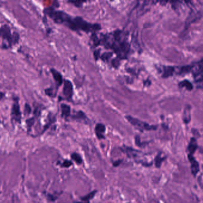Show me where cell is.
<instances>
[{"label": "cell", "instance_id": "obj_10", "mask_svg": "<svg viewBox=\"0 0 203 203\" xmlns=\"http://www.w3.org/2000/svg\"><path fill=\"white\" fill-rule=\"evenodd\" d=\"M191 121V106L187 105L183 112V122L185 124H188Z\"/></svg>", "mask_w": 203, "mask_h": 203}, {"label": "cell", "instance_id": "obj_5", "mask_svg": "<svg viewBox=\"0 0 203 203\" xmlns=\"http://www.w3.org/2000/svg\"><path fill=\"white\" fill-rule=\"evenodd\" d=\"M63 93L67 99L70 100L71 99L73 96V85L69 80H64Z\"/></svg>", "mask_w": 203, "mask_h": 203}, {"label": "cell", "instance_id": "obj_17", "mask_svg": "<svg viewBox=\"0 0 203 203\" xmlns=\"http://www.w3.org/2000/svg\"><path fill=\"white\" fill-rule=\"evenodd\" d=\"M97 192V191H92L91 192H90L89 194H88L87 195L85 196V197H82V198H81V200H82V201H89L90 200H91L92 198H93L94 197Z\"/></svg>", "mask_w": 203, "mask_h": 203}, {"label": "cell", "instance_id": "obj_6", "mask_svg": "<svg viewBox=\"0 0 203 203\" xmlns=\"http://www.w3.org/2000/svg\"><path fill=\"white\" fill-rule=\"evenodd\" d=\"M188 159L191 163V173L194 176H196V174L200 171V166L198 162L196 161L192 154H188Z\"/></svg>", "mask_w": 203, "mask_h": 203}, {"label": "cell", "instance_id": "obj_1", "mask_svg": "<svg viewBox=\"0 0 203 203\" xmlns=\"http://www.w3.org/2000/svg\"><path fill=\"white\" fill-rule=\"evenodd\" d=\"M63 25L66 26L70 30L76 32L83 31L87 33H95L101 29L100 24H91L85 21L82 17H73L69 14L65 18Z\"/></svg>", "mask_w": 203, "mask_h": 203}, {"label": "cell", "instance_id": "obj_24", "mask_svg": "<svg viewBox=\"0 0 203 203\" xmlns=\"http://www.w3.org/2000/svg\"><path fill=\"white\" fill-rule=\"evenodd\" d=\"M119 64H120V63H119V60H118L117 58L114 59V60H113V61H112V65H113V67H116V68L119 67Z\"/></svg>", "mask_w": 203, "mask_h": 203}, {"label": "cell", "instance_id": "obj_28", "mask_svg": "<svg viewBox=\"0 0 203 203\" xmlns=\"http://www.w3.org/2000/svg\"><path fill=\"white\" fill-rule=\"evenodd\" d=\"M1 97H2V96H1V93L0 94V98H1Z\"/></svg>", "mask_w": 203, "mask_h": 203}, {"label": "cell", "instance_id": "obj_7", "mask_svg": "<svg viewBox=\"0 0 203 203\" xmlns=\"http://www.w3.org/2000/svg\"><path fill=\"white\" fill-rule=\"evenodd\" d=\"M51 72L52 73V76L54 77V79L56 81L57 86H61V84L63 83V77L61 74L59 73L58 71H57V70H56L54 68H51Z\"/></svg>", "mask_w": 203, "mask_h": 203}, {"label": "cell", "instance_id": "obj_21", "mask_svg": "<svg viewBox=\"0 0 203 203\" xmlns=\"http://www.w3.org/2000/svg\"><path fill=\"white\" fill-rule=\"evenodd\" d=\"M72 165V162L70 160H65L64 161V162L62 163L61 167L63 168H69Z\"/></svg>", "mask_w": 203, "mask_h": 203}, {"label": "cell", "instance_id": "obj_11", "mask_svg": "<svg viewBox=\"0 0 203 203\" xmlns=\"http://www.w3.org/2000/svg\"><path fill=\"white\" fill-rule=\"evenodd\" d=\"M175 68L173 67L165 66L163 68V72L162 77L164 78H167L168 77L172 76L173 74Z\"/></svg>", "mask_w": 203, "mask_h": 203}, {"label": "cell", "instance_id": "obj_4", "mask_svg": "<svg viewBox=\"0 0 203 203\" xmlns=\"http://www.w3.org/2000/svg\"><path fill=\"white\" fill-rule=\"evenodd\" d=\"M11 118L12 120H14L15 122L20 123L21 121V113L20 110V106L19 104L18 99L15 98L14 103L13 104L11 109Z\"/></svg>", "mask_w": 203, "mask_h": 203}, {"label": "cell", "instance_id": "obj_18", "mask_svg": "<svg viewBox=\"0 0 203 203\" xmlns=\"http://www.w3.org/2000/svg\"><path fill=\"white\" fill-rule=\"evenodd\" d=\"M73 118L77 120H84L86 119V116H85L84 113H83L82 111H79L78 112L76 113L75 115L73 116Z\"/></svg>", "mask_w": 203, "mask_h": 203}, {"label": "cell", "instance_id": "obj_26", "mask_svg": "<svg viewBox=\"0 0 203 203\" xmlns=\"http://www.w3.org/2000/svg\"><path fill=\"white\" fill-rule=\"evenodd\" d=\"M122 160H119L116 161L115 162L113 163L114 166H118L119 165H120V163H122Z\"/></svg>", "mask_w": 203, "mask_h": 203}, {"label": "cell", "instance_id": "obj_9", "mask_svg": "<svg viewBox=\"0 0 203 203\" xmlns=\"http://www.w3.org/2000/svg\"><path fill=\"white\" fill-rule=\"evenodd\" d=\"M198 145H197V142L196 140L194 138H192L190 140V142L189 143L188 150L190 154H193L196 151V150L197 149Z\"/></svg>", "mask_w": 203, "mask_h": 203}, {"label": "cell", "instance_id": "obj_14", "mask_svg": "<svg viewBox=\"0 0 203 203\" xmlns=\"http://www.w3.org/2000/svg\"><path fill=\"white\" fill-rule=\"evenodd\" d=\"M179 86L180 87H185L189 91L192 90L193 89V86H192V83L186 80H185L181 81V83H179Z\"/></svg>", "mask_w": 203, "mask_h": 203}, {"label": "cell", "instance_id": "obj_23", "mask_svg": "<svg viewBox=\"0 0 203 203\" xmlns=\"http://www.w3.org/2000/svg\"><path fill=\"white\" fill-rule=\"evenodd\" d=\"M30 111H31V108L30 106L28 104H26L25 109H24V114L26 115H28L30 113Z\"/></svg>", "mask_w": 203, "mask_h": 203}, {"label": "cell", "instance_id": "obj_19", "mask_svg": "<svg viewBox=\"0 0 203 203\" xmlns=\"http://www.w3.org/2000/svg\"><path fill=\"white\" fill-rule=\"evenodd\" d=\"M192 67V66H191V65H187V66L181 67V71L179 72V74H186L187 73H189V72L191 71Z\"/></svg>", "mask_w": 203, "mask_h": 203}, {"label": "cell", "instance_id": "obj_3", "mask_svg": "<svg viewBox=\"0 0 203 203\" xmlns=\"http://www.w3.org/2000/svg\"><path fill=\"white\" fill-rule=\"evenodd\" d=\"M126 118L128 120V121L135 127H136L137 128H138L140 129H145V130H155L157 128V127L154 125H150L149 124H148L146 122H144L142 121H141L138 120V119L134 118L130 116H126Z\"/></svg>", "mask_w": 203, "mask_h": 203}, {"label": "cell", "instance_id": "obj_8", "mask_svg": "<svg viewBox=\"0 0 203 203\" xmlns=\"http://www.w3.org/2000/svg\"><path fill=\"white\" fill-rule=\"evenodd\" d=\"M105 131H106V127L104 126V125L101 124H97L95 127V133L98 139H101L104 138L103 134L104 133Z\"/></svg>", "mask_w": 203, "mask_h": 203}, {"label": "cell", "instance_id": "obj_12", "mask_svg": "<svg viewBox=\"0 0 203 203\" xmlns=\"http://www.w3.org/2000/svg\"><path fill=\"white\" fill-rule=\"evenodd\" d=\"M61 116L63 118H67L69 116L70 114V108L69 105L66 104H61Z\"/></svg>", "mask_w": 203, "mask_h": 203}, {"label": "cell", "instance_id": "obj_27", "mask_svg": "<svg viewBox=\"0 0 203 203\" xmlns=\"http://www.w3.org/2000/svg\"><path fill=\"white\" fill-rule=\"evenodd\" d=\"M99 54H100V51H95L94 52V56L96 60H97V58L99 56Z\"/></svg>", "mask_w": 203, "mask_h": 203}, {"label": "cell", "instance_id": "obj_20", "mask_svg": "<svg viewBox=\"0 0 203 203\" xmlns=\"http://www.w3.org/2000/svg\"><path fill=\"white\" fill-rule=\"evenodd\" d=\"M35 122V119L34 118H31L28 120L26 121V124H27V126L28 128V129H30L32 126L33 125V124H34Z\"/></svg>", "mask_w": 203, "mask_h": 203}, {"label": "cell", "instance_id": "obj_25", "mask_svg": "<svg viewBox=\"0 0 203 203\" xmlns=\"http://www.w3.org/2000/svg\"><path fill=\"white\" fill-rule=\"evenodd\" d=\"M111 55H112V54H111V53H105L102 56V60H108L109 58H110L111 56Z\"/></svg>", "mask_w": 203, "mask_h": 203}, {"label": "cell", "instance_id": "obj_22", "mask_svg": "<svg viewBox=\"0 0 203 203\" xmlns=\"http://www.w3.org/2000/svg\"><path fill=\"white\" fill-rule=\"evenodd\" d=\"M53 90L52 89H48L45 90V93L47 94L48 96H51V97H54L55 95L53 94Z\"/></svg>", "mask_w": 203, "mask_h": 203}, {"label": "cell", "instance_id": "obj_13", "mask_svg": "<svg viewBox=\"0 0 203 203\" xmlns=\"http://www.w3.org/2000/svg\"><path fill=\"white\" fill-rule=\"evenodd\" d=\"M87 1V0H67L68 3L73 5L77 8L82 7L83 4Z\"/></svg>", "mask_w": 203, "mask_h": 203}, {"label": "cell", "instance_id": "obj_15", "mask_svg": "<svg viewBox=\"0 0 203 203\" xmlns=\"http://www.w3.org/2000/svg\"><path fill=\"white\" fill-rule=\"evenodd\" d=\"M165 159V158H161V154L159 153L157 155L155 158V167L157 168H159L161 167V163L163 162V160Z\"/></svg>", "mask_w": 203, "mask_h": 203}, {"label": "cell", "instance_id": "obj_16", "mask_svg": "<svg viewBox=\"0 0 203 203\" xmlns=\"http://www.w3.org/2000/svg\"><path fill=\"white\" fill-rule=\"evenodd\" d=\"M71 158L73 160H75V162H76L77 164H81L82 163V159L81 156L78 153H73V154H71Z\"/></svg>", "mask_w": 203, "mask_h": 203}, {"label": "cell", "instance_id": "obj_2", "mask_svg": "<svg viewBox=\"0 0 203 203\" xmlns=\"http://www.w3.org/2000/svg\"><path fill=\"white\" fill-rule=\"evenodd\" d=\"M0 38L3 40L2 48L7 49L19 42L20 35L16 32H12L7 24H3L0 27Z\"/></svg>", "mask_w": 203, "mask_h": 203}]
</instances>
